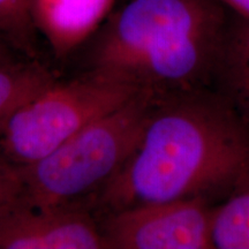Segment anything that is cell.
<instances>
[{
  "instance_id": "9c48e42d",
  "label": "cell",
  "mask_w": 249,
  "mask_h": 249,
  "mask_svg": "<svg viewBox=\"0 0 249 249\" xmlns=\"http://www.w3.org/2000/svg\"><path fill=\"white\" fill-rule=\"evenodd\" d=\"M211 244L217 249H249V178L213 207Z\"/></svg>"
},
{
  "instance_id": "8fae6325",
  "label": "cell",
  "mask_w": 249,
  "mask_h": 249,
  "mask_svg": "<svg viewBox=\"0 0 249 249\" xmlns=\"http://www.w3.org/2000/svg\"><path fill=\"white\" fill-rule=\"evenodd\" d=\"M36 35L28 0H0V37L11 48L33 55Z\"/></svg>"
},
{
  "instance_id": "6da1fadb",
  "label": "cell",
  "mask_w": 249,
  "mask_h": 249,
  "mask_svg": "<svg viewBox=\"0 0 249 249\" xmlns=\"http://www.w3.org/2000/svg\"><path fill=\"white\" fill-rule=\"evenodd\" d=\"M249 178V129L216 89L158 98L139 142L96 193L104 214L229 196Z\"/></svg>"
},
{
  "instance_id": "8992f818",
  "label": "cell",
  "mask_w": 249,
  "mask_h": 249,
  "mask_svg": "<svg viewBox=\"0 0 249 249\" xmlns=\"http://www.w3.org/2000/svg\"><path fill=\"white\" fill-rule=\"evenodd\" d=\"M99 248L101 225L81 205L36 208L18 200L0 213V249Z\"/></svg>"
},
{
  "instance_id": "52a82bcc",
  "label": "cell",
  "mask_w": 249,
  "mask_h": 249,
  "mask_svg": "<svg viewBox=\"0 0 249 249\" xmlns=\"http://www.w3.org/2000/svg\"><path fill=\"white\" fill-rule=\"evenodd\" d=\"M118 0H28L31 22L58 58L89 42Z\"/></svg>"
},
{
  "instance_id": "277c9868",
  "label": "cell",
  "mask_w": 249,
  "mask_h": 249,
  "mask_svg": "<svg viewBox=\"0 0 249 249\" xmlns=\"http://www.w3.org/2000/svg\"><path fill=\"white\" fill-rule=\"evenodd\" d=\"M140 91L135 86L91 71L70 82L54 81L4 124L0 154L17 166H28Z\"/></svg>"
},
{
  "instance_id": "4fadbf2b",
  "label": "cell",
  "mask_w": 249,
  "mask_h": 249,
  "mask_svg": "<svg viewBox=\"0 0 249 249\" xmlns=\"http://www.w3.org/2000/svg\"><path fill=\"white\" fill-rule=\"evenodd\" d=\"M230 11L249 22V0H219Z\"/></svg>"
},
{
  "instance_id": "5b68a950",
  "label": "cell",
  "mask_w": 249,
  "mask_h": 249,
  "mask_svg": "<svg viewBox=\"0 0 249 249\" xmlns=\"http://www.w3.org/2000/svg\"><path fill=\"white\" fill-rule=\"evenodd\" d=\"M214 205L204 197L138 205L104 214L105 248L209 249Z\"/></svg>"
},
{
  "instance_id": "3957f363",
  "label": "cell",
  "mask_w": 249,
  "mask_h": 249,
  "mask_svg": "<svg viewBox=\"0 0 249 249\" xmlns=\"http://www.w3.org/2000/svg\"><path fill=\"white\" fill-rule=\"evenodd\" d=\"M157 99L152 92L141 90L51 154L20 166L18 201L36 208H58L97 193L132 154Z\"/></svg>"
},
{
  "instance_id": "ba28073f",
  "label": "cell",
  "mask_w": 249,
  "mask_h": 249,
  "mask_svg": "<svg viewBox=\"0 0 249 249\" xmlns=\"http://www.w3.org/2000/svg\"><path fill=\"white\" fill-rule=\"evenodd\" d=\"M214 89L249 129V22L236 15Z\"/></svg>"
},
{
  "instance_id": "7c38bea8",
  "label": "cell",
  "mask_w": 249,
  "mask_h": 249,
  "mask_svg": "<svg viewBox=\"0 0 249 249\" xmlns=\"http://www.w3.org/2000/svg\"><path fill=\"white\" fill-rule=\"evenodd\" d=\"M22 178L17 166L0 154V213L13 205L21 196Z\"/></svg>"
},
{
  "instance_id": "30bf717a",
  "label": "cell",
  "mask_w": 249,
  "mask_h": 249,
  "mask_svg": "<svg viewBox=\"0 0 249 249\" xmlns=\"http://www.w3.org/2000/svg\"><path fill=\"white\" fill-rule=\"evenodd\" d=\"M54 82L37 62L9 61L0 66V129L21 105Z\"/></svg>"
},
{
  "instance_id": "7a4b0ae2",
  "label": "cell",
  "mask_w": 249,
  "mask_h": 249,
  "mask_svg": "<svg viewBox=\"0 0 249 249\" xmlns=\"http://www.w3.org/2000/svg\"><path fill=\"white\" fill-rule=\"evenodd\" d=\"M235 18L219 0H124L89 39L90 71L158 98L214 89Z\"/></svg>"
},
{
  "instance_id": "5bb4252c",
  "label": "cell",
  "mask_w": 249,
  "mask_h": 249,
  "mask_svg": "<svg viewBox=\"0 0 249 249\" xmlns=\"http://www.w3.org/2000/svg\"><path fill=\"white\" fill-rule=\"evenodd\" d=\"M9 48H11V46L0 37V66L6 64V62L13 60V59H12L11 52H9Z\"/></svg>"
}]
</instances>
